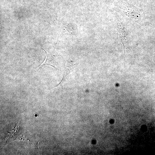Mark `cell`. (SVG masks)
Here are the masks:
<instances>
[{"label": "cell", "instance_id": "1", "mask_svg": "<svg viewBox=\"0 0 155 155\" xmlns=\"http://www.w3.org/2000/svg\"><path fill=\"white\" fill-rule=\"evenodd\" d=\"M119 7L126 17L137 23L142 21V11L130 3L127 0H117Z\"/></svg>", "mask_w": 155, "mask_h": 155}, {"label": "cell", "instance_id": "2", "mask_svg": "<svg viewBox=\"0 0 155 155\" xmlns=\"http://www.w3.org/2000/svg\"><path fill=\"white\" fill-rule=\"evenodd\" d=\"M117 30L119 38L123 44L124 50L125 48L126 49L128 43L126 32L124 27L119 23L118 25Z\"/></svg>", "mask_w": 155, "mask_h": 155}, {"label": "cell", "instance_id": "3", "mask_svg": "<svg viewBox=\"0 0 155 155\" xmlns=\"http://www.w3.org/2000/svg\"><path fill=\"white\" fill-rule=\"evenodd\" d=\"M15 141H17L20 142H28L29 141L28 140H27L26 137H25L24 135H23V137L21 136V135H20Z\"/></svg>", "mask_w": 155, "mask_h": 155}]
</instances>
